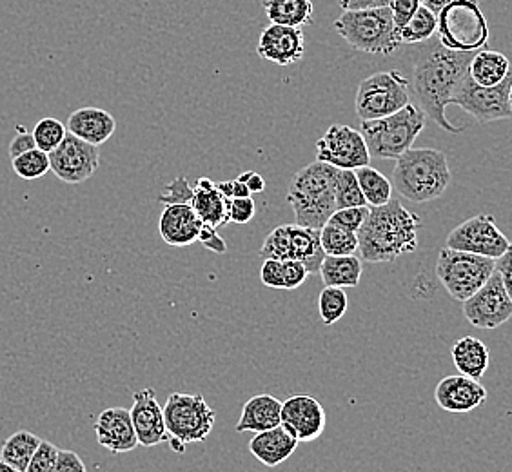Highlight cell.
Returning <instances> with one entry per match:
<instances>
[{"label":"cell","mask_w":512,"mask_h":472,"mask_svg":"<svg viewBox=\"0 0 512 472\" xmlns=\"http://www.w3.org/2000/svg\"><path fill=\"white\" fill-rule=\"evenodd\" d=\"M68 133L75 137L93 144V146H102L108 142L109 138L115 135L117 131V120L115 117L100 108H80L73 111L68 118Z\"/></svg>","instance_id":"cell-23"},{"label":"cell","mask_w":512,"mask_h":472,"mask_svg":"<svg viewBox=\"0 0 512 472\" xmlns=\"http://www.w3.org/2000/svg\"><path fill=\"white\" fill-rule=\"evenodd\" d=\"M264 10L271 24L304 28L313 22V0H264Z\"/></svg>","instance_id":"cell-30"},{"label":"cell","mask_w":512,"mask_h":472,"mask_svg":"<svg viewBox=\"0 0 512 472\" xmlns=\"http://www.w3.org/2000/svg\"><path fill=\"white\" fill-rule=\"evenodd\" d=\"M256 51L262 59L278 66H291L304 59L306 39L302 28L271 24L260 33Z\"/></svg>","instance_id":"cell-19"},{"label":"cell","mask_w":512,"mask_h":472,"mask_svg":"<svg viewBox=\"0 0 512 472\" xmlns=\"http://www.w3.org/2000/svg\"><path fill=\"white\" fill-rule=\"evenodd\" d=\"M511 69V60L500 51L480 50L474 53L469 66V75L476 84L493 88L509 77Z\"/></svg>","instance_id":"cell-29"},{"label":"cell","mask_w":512,"mask_h":472,"mask_svg":"<svg viewBox=\"0 0 512 472\" xmlns=\"http://www.w3.org/2000/svg\"><path fill=\"white\" fill-rule=\"evenodd\" d=\"M467 322L478 329H496L512 318V298L503 286L502 276H493L462 305Z\"/></svg>","instance_id":"cell-15"},{"label":"cell","mask_w":512,"mask_h":472,"mask_svg":"<svg viewBox=\"0 0 512 472\" xmlns=\"http://www.w3.org/2000/svg\"><path fill=\"white\" fill-rule=\"evenodd\" d=\"M420 2H422V6L429 8V10L438 15L440 11L444 10L447 4H451L454 0H420ZM476 2H480V0H476Z\"/></svg>","instance_id":"cell-52"},{"label":"cell","mask_w":512,"mask_h":472,"mask_svg":"<svg viewBox=\"0 0 512 472\" xmlns=\"http://www.w3.org/2000/svg\"><path fill=\"white\" fill-rule=\"evenodd\" d=\"M451 169L444 151L434 148H411L396 158L393 187L400 197L414 204H427L442 197L451 186Z\"/></svg>","instance_id":"cell-3"},{"label":"cell","mask_w":512,"mask_h":472,"mask_svg":"<svg viewBox=\"0 0 512 472\" xmlns=\"http://www.w3.org/2000/svg\"><path fill=\"white\" fill-rule=\"evenodd\" d=\"M336 209H345V207H364V193L358 184V178L353 169H340L338 178H336ZM369 207V206H367Z\"/></svg>","instance_id":"cell-36"},{"label":"cell","mask_w":512,"mask_h":472,"mask_svg":"<svg viewBox=\"0 0 512 472\" xmlns=\"http://www.w3.org/2000/svg\"><path fill=\"white\" fill-rule=\"evenodd\" d=\"M260 280L266 287L271 289H282L284 291V262L267 258L260 269Z\"/></svg>","instance_id":"cell-43"},{"label":"cell","mask_w":512,"mask_h":472,"mask_svg":"<svg viewBox=\"0 0 512 472\" xmlns=\"http://www.w3.org/2000/svg\"><path fill=\"white\" fill-rule=\"evenodd\" d=\"M40 442L42 440L39 436H35L30 431H17L2 443L0 458L13 465L15 469H19L20 472H26L33 454L39 449Z\"/></svg>","instance_id":"cell-31"},{"label":"cell","mask_w":512,"mask_h":472,"mask_svg":"<svg viewBox=\"0 0 512 472\" xmlns=\"http://www.w3.org/2000/svg\"><path fill=\"white\" fill-rule=\"evenodd\" d=\"M204 222L198 218L191 204L164 206L158 220V231L162 240L171 247H188L198 242Z\"/></svg>","instance_id":"cell-22"},{"label":"cell","mask_w":512,"mask_h":472,"mask_svg":"<svg viewBox=\"0 0 512 472\" xmlns=\"http://www.w3.org/2000/svg\"><path fill=\"white\" fill-rule=\"evenodd\" d=\"M507 236L496 226L493 215H476L454 227L445 240V247L498 260L509 247Z\"/></svg>","instance_id":"cell-14"},{"label":"cell","mask_w":512,"mask_h":472,"mask_svg":"<svg viewBox=\"0 0 512 472\" xmlns=\"http://www.w3.org/2000/svg\"><path fill=\"white\" fill-rule=\"evenodd\" d=\"M51 171L66 184H82L97 173L100 166L99 146L68 133L59 148L50 153Z\"/></svg>","instance_id":"cell-16"},{"label":"cell","mask_w":512,"mask_h":472,"mask_svg":"<svg viewBox=\"0 0 512 472\" xmlns=\"http://www.w3.org/2000/svg\"><path fill=\"white\" fill-rule=\"evenodd\" d=\"M422 6L420 0H393L391 11H393L394 26L400 31L409 20L413 19L414 13Z\"/></svg>","instance_id":"cell-45"},{"label":"cell","mask_w":512,"mask_h":472,"mask_svg":"<svg viewBox=\"0 0 512 472\" xmlns=\"http://www.w3.org/2000/svg\"><path fill=\"white\" fill-rule=\"evenodd\" d=\"M349 309V298L340 287H324L318 296V311L325 325H333L344 318Z\"/></svg>","instance_id":"cell-37"},{"label":"cell","mask_w":512,"mask_h":472,"mask_svg":"<svg viewBox=\"0 0 512 472\" xmlns=\"http://www.w3.org/2000/svg\"><path fill=\"white\" fill-rule=\"evenodd\" d=\"M0 472H20L19 469H15L13 465H10L8 462H4L2 458H0Z\"/></svg>","instance_id":"cell-56"},{"label":"cell","mask_w":512,"mask_h":472,"mask_svg":"<svg viewBox=\"0 0 512 472\" xmlns=\"http://www.w3.org/2000/svg\"><path fill=\"white\" fill-rule=\"evenodd\" d=\"M496 271L502 276L503 286L512 298V242L507 251L496 260Z\"/></svg>","instance_id":"cell-49"},{"label":"cell","mask_w":512,"mask_h":472,"mask_svg":"<svg viewBox=\"0 0 512 472\" xmlns=\"http://www.w3.org/2000/svg\"><path fill=\"white\" fill-rule=\"evenodd\" d=\"M231 184H233V198H247L251 197L253 193L249 191V187L244 184V182H240V180H231Z\"/></svg>","instance_id":"cell-53"},{"label":"cell","mask_w":512,"mask_h":472,"mask_svg":"<svg viewBox=\"0 0 512 472\" xmlns=\"http://www.w3.org/2000/svg\"><path fill=\"white\" fill-rule=\"evenodd\" d=\"M407 104H411L409 79L396 69L373 73L356 91L355 109L360 120L389 117Z\"/></svg>","instance_id":"cell-9"},{"label":"cell","mask_w":512,"mask_h":472,"mask_svg":"<svg viewBox=\"0 0 512 472\" xmlns=\"http://www.w3.org/2000/svg\"><path fill=\"white\" fill-rule=\"evenodd\" d=\"M186 445H188V443L182 442L180 438H175V436H169V447H171V449H173L175 453H186Z\"/></svg>","instance_id":"cell-54"},{"label":"cell","mask_w":512,"mask_h":472,"mask_svg":"<svg viewBox=\"0 0 512 472\" xmlns=\"http://www.w3.org/2000/svg\"><path fill=\"white\" fill-rule=\"evenodd\" d=\"M420 227V217L396 198L385 206L371 207L364 226L356 233L358 255L369 264H385L414 253Z\"/></svg>","instance_id":"cell-2"},{"label":"cell","mask_w":512,"mask_h":472,"mask_svg":"<svg viewBox=\"0 0 512 472\" xmlns=\"http://www.w3.org/2000/svg\"><path fill=\"white\" fill-rule=\"evenodd\" d=\"M59 447L51 442H40L39 449L33 454L26 472H53L59 458Z\"/></svg>","instance_id":"cell-41"},{"label":"cell","mask_w":512,"mask_h":472,"mask_svg":"<svg viewBox=\"0 0 512 472\" xmlns=\"http://www.w3.org/2000/svg\"><path fill=\"white\" fill-rule=\"evenodd\" d=\"M198 242H200L202 246L206 247V249H209V251L217 253V255H226L227 253V244L224 242V238L218 235L217 227L204 224L202 229H200Z\"/></svg>","instance_id":"cell-46"},{"label":"cell","mask_w":512,"mask_h":472,"mask_svg":"<svg viewBox=\"0 0 512 472\" xmlns=\"http://www.w3.org/2000/svg\"><path fill=\"white\" fill-rule=\"evenodd\" d=\"M282 423V402L271 394H256L242 407L237 433H264Z\"/></svg>","instance_id":"cell-24"},{"label":"cell","mask_w":512,"mask_h":472,"mask_svg":"<svg viewBox=\"0 0 512 472\" xmlns=\"http://www.w3.org/2000/svg\"><path fill=\"white\" fill-rule=\"evenodd\" d=\"M31 133L37 148L50 155L51 151H55L62 144V140L68 135V128L60 122L59 118L44 117L37 122V126Z\"/></svg>","instance_id":"cell-38"},{"label":"cell","mask_w":512,"mask_h":472,"mask_svg":"<svg viewBox=\"0 0 512 472\" xmlns=\"http://www.w3.org/2000/svg\"><path fill=\"white\" fill-rule=\"evenodd\" d=\"M360 189L369 207L385 206L393 198V182L371 166L355 169Z\"/></svg>","instance_id":"cell-32"},{"label":"cell","mask_w":512,"mask_h":472,"mask_svg":"<svg viewBox=\"0 0 512 472\" xmlns=\"http://www.w3.org/2000/svg\"><path fill=\"white\" fill-rule=\"evenodd\" d=\"M240 182H244L251 193H264L266 191V180L262 178V175H258L255 171H246L238 177Z\"/></svg>","instance_id":"cell-51"},{"label":"cell","mask_w":512,"mask_h":472,"mask_svg":"<svg viewBox=\"0 0 512 472\" xmlns=\"http://www.w3.org/2000/svg\"><path fill=\"white\" fill-rule=\"evenodd\" d=\"M369 211H371V207L367 206L336 209L333 217L329 218L327 224L340 227V229L349 231V233H358L362 226H364L367 217H369Z\"/></svg>","instance_id":"cell-39"},{"label":"cell","mask_w":512,"mask_h":472,"mask_svg":"<svg viewBox=\"0 0 512 472\" xmlns=\"http://www.w3.org/2000/svg\"><path fill=\"white\" fill-rule=\"evenodd\" d=\"M320 242L325 256H349L358 253V235L331 224H325L320 229Z\"/></svg>","instance_id":"cell-34"},{"label":"cell","mask_w":512,"mask_h":472,"mask_svg":"<svg viewBox=\"0 0 512 472\" xmlns=\"http://www.w3.org/2000/svg\"><path fill=\"white\" fill-rule=\"evenodd\" d=\"M53 472H88L86 471V465L82 462L79 454L73 453V451H64L60 449L59 458L55 463V469Z\"/></svg>","instance_id":"cell-47"},{"label":"cell","mask_w":512,"mask_h":472,"mask_svg":"<svg viewBox=\"0 0 512 472\" xmlns=\"http://www.w3.org/2000/svg\"><path fill=\"white\" fill-rule=\"evenodd\" d=\"M227 213L229 220L235 224H247L255 218L256 204L251 197L227 198Z\"/></svg>","instance_id":"cell-42"},{"label":"cell","mask_w":512,"mask_h":472,"mask_svg":"<svg viewBox=\"0 0 512 472\" xmlns=\"http://www.w3.org/2000/svg\"><path fill=\"white\" fill-rule=\"evenodd\" d=\"M438 40L447 50L476 53L489 42V22L480 2L454 0L438 13Z\"/></svg>","instance_id":"cell-7"},{"label":"cell","mask_w":512,"mask_h":472,"mask_svg":"<svg viewBox=\"0 0 512 472\" xmlns=\"http://www.w3.org/2000/svg\"><path fill=\"white\" fill-rule=\"evenodd\" d=\"M218 191L224 195L226 198H233V184H231V180H227V182H220L217 184Z\"/></svg>","instance_id":"cell-55"},{"label":"cell","mask_w":512,"mask_h":472,"mask_svg":"<svg viewBox=\"0 0 512 472\" xmlns=\"http://www.w3.org/2000/svg\"><path fill=\"white\" fill-rule=\"evenodd\" d=\"M97 442L109 453H129L137 449L138 438L131 413L124 407H109L99 414L95 422Z\"/></svg>","instance_id":"cell-21"},{"label":"cell","mask_w":512,"mask_h":472,"mask_svg":"<svg viewBox=\"0 0 512 472\" xmlns=\"http://www.w3.org/2000/svg\"><path fill=\"white\" fill-rule=\"evenodd\" d=\"M364 260L360 256H325L320 276L325 287H358L364 275Z\"/></svg>","instance_id":"cell-28"},{"label":"cell","mask_w":512,"mask_h":472,"mask_svg":"<svg viewBox=\"0 0 512 472\" xmlns=\"http://www.w3.org/2000/svg\"><path fill=\"white\" fill-rule=\"evenodd\" d=\"M434 400L447 413H471L487 400V389L480 380L465 374L445 376L434 389Z\"/></svg>","instance_id":"cell-20"},{"label":"cell","mask_w":512,"mask_h":472,"mask_svg":"<svg viewBox=\"0 0 512 472\" xmlns=\"http://www.w3.org/2000/svg\"><path fill=\"white\" fill-rule=\"evenodd\" d=\"M425 115L422 109L414 104L393 115L376 120H362L360 133L365 138L371 158L402 157L405 151L413 148L414 140L424 131Z\"/></svg>","instance_id":"cell-6"},{"label":"cell","mask_w":512,"mask_h":472,"mask_svg":"<svg viewBox=\"0 0 512 472\" xmlns=\"http://www.w3.org/2000/svg\"><path fill=\"white\" fill-rule=\"evenodd\" d=\"M512 84V69L509 77L503 80L502 84L485 88L476 84L471 75L467 73L460 86L454 91L451 104L467 111L471 117L476 118L482 124L496 122V120H507L512 118V111L509 108V89Z\"/></svg>","instance_id":"cell-12"},{"label":"cell","mask_w":512,"mask_h":472,"mask_svg":"<svg viewBox=\"0 0 512 472\" xmlns=\"http://www.w3.org/2000/svg\"><path fill=\"white\" fill-rule=\"evenodd\" d=\"M509 108H511L512 111V84L511 89H509Z\"/></svg>","instance_id":"cell-57"},{"label":"cell","mask_w":512,"mask_h":472,"mask_svg":"<svg viewBox=\"0 0 512 472\" xmlns=\"http://www.w3.org/2000/svg\"><path fill=\"white\" fill-rule=\"evenodd\" d=\"M284 262V291H295L302 286L309 276L304 264L296 260H282Z\"/></svg>","instance_id":"cell-44"},{"label":"cell","mask_w":512,"mask_h":472,"mask_svg":"<svg viewBox=\"0 0 512 472\" xmlns=\"http://www.w3.org/2000/svg\"><path fill=\"white\" fill-rule=\"evenodd\" d=\"M191 206L204 224L222 227L231 222L227 213V198L218 191L217 184L211 178H198Z\"/></svg>","instance_id":"cell-26"},{"label":"cell","mask_w":512,"mask_h":472,"mask_svg":"<svg viewBox=\"0 0 512 472\" xmlns=\"http://www.w3.org/2000/svg\"><path fill=\"white\" fill-rule=\"evenodd\" d=\"M298 440L287 431L284 425L269 429L264 433H256L249 442V453L266 467H276L286 462L298 447Z\"/></svg>","instance_id":"cell-25"},{"label":"cell","mask_w":512,"mask_h":472,"mask_svg":"<svg viewBox=\"0 0 512 472\" xmlns=\"http://www.w3.org/2000/svg\"><path fill=\"white\" fill-rule=\"evenodd\" d=\"M260 256L264 260H296L306 266L309 275H315L320 271L325 258L320 229H309L298 224L278 226L267 235Z\"/></svg>","instance_id":"cell-10"},{"label":"cell","mask_w":512,"mask_h":472,"mask_svg":"<svg viewBox=\"0 0 512 472\" xmlns=\"http://www.w3.org/2000/svg\"><path fill=\"white\" fill-rule=\"evenodd\" d=\"M11 166L22 180H37L51 171L50 155L39 148L30 149L17 158H11Z\"/></svg>","instance_id":"cell-35"},{"label":"cell","mask_w":512,"mask_h":472,"mask_svg":"<svg viewBox=\"0 0 512 472\" xmlns=\"http://www.w3.org/2000/svg\"><path fill=\"white\" fill-rule=\"evenodd\" d=\"M436 30H438V15L429 8L420 6L414 13L413 19L409 20L398 33H400L402 44L414 46V44H422L433 39Z\"/></svg>","instance_id":"cell-33"},{"label":"cell","mask_w":512,"mask_h":472,"mask_svg":"<svg viewBox=\"0 0 512 472\" xmlns=\"http://www.w3.org/2000/svg\"><path fill=\"white\" fill-rule=\"evenodd\" d=\"M195 195V189L189 186L188 178L184 175L175 178L171 184L164 187V193L158 195V202L164 206H173V204H191Z\"/></svg>","instance_id":"cell-40"},{"label":"cell","mask_w":512,"mask_h":472,"mask_svg":"<svg viewBox=\"0 0 512 472\" xmlns=\"http://www.w3.org/2000/svg\"><path fill=\"white\" fill-rule=\"evenodd\" d=\"M298 442H315L325 431L327 414L322 404L307 394H296L282 402V423Z\"/></svg>","instance_id":"cell-17"},{"label":"cell","mask_w":512,"mask_h":472,"mask_svg":"<svg viewBox=\"0 0 512 472\" xmlns=\"http://www.w3.org/2000/svg\"><path fill=\"white\" fill-rule=\"evenodd\" d=\"M316 160L336 169L364 168L371 164V153L358 129L333 124L316 142Z\"/></svg>","instance_id":"cell-13"},{"label":"cell","mask_w":512,"mask_h":472,"mask_svg":"<svg viewBox=\"0 0 512 472\" xmlns=\"http://www.w3.org/2000/svg\"><path fill=\"white\" fill-rule=\"evenodd\" d=\"M393 0H338L340 8L344 11L376 10V8H389Z\"/></svg>","instance_id":"cell-50"},{"label":"cell","mask_w":512,"mask_h":472,"mask_svg":"<svg viewBox=\"0 0 512 472\" xmlns=\"http://www.w3.org/2000/svg\"><path fill=\"white\" fill-rule=\"evenodd\" d=\"M494 271L496 260L493 258L456 251L449 247H444L436 260V276L440 284L456 302L462 304L485 286Z\"/></svg>","instance_id":"cell-8"},{"label":"cell","mask_w":512,"mask_h":472,"mask_svg":"<svg viewBox=\"0 0 512 472\" xmlns=\"http://www.w3.org/2000/svg\"><path fill=\"white\" fill-rule=\"evenodd\" d=\"M129 413L137 433L138 445L155 447L158 443L169 442L171 434L166 427L164 407L158 404L155 389L146 387L133 394V407Z\"/></svg>","instance_id":"cell-18"},{"label":"cell","mask_w":512,"mask_h":472,"mask_svg":"<svg viewBox=\"0 0 512 472\" xmlns=\"http://www.w3.org/2000/svg\"><path fill=\"white\" fill-rule=\"evenodd\" d=\"M338 171L340 169L315 160L293 177L286 198L298 226L322 229L333 217Z\"/></svg>","instance_id":"cell-4"},{"label":"cell","mask_w":512,"mask_h":472,"mask_svg":"<svg viewBox=\"0 0 512 472\" xmlns=\"http://www.w3.org/2000/svg\"><path fill=\"white\" fill-rule=\"evenodd\" d=\"M335 30L355 50L367 55H393L402 46L391 8L344 11Z\"/></svg>","instance_id":"cell-5"},{"label":"cell","mask_w":512,"mask_h":472,"mask_svg":"<svg viewBox=\"0 0 512 472\" xmlns=\"http://www.w3.org/2000/svg\"><path fill=\"white\" fill-rule=\"evenodd\" d=\"M411 57L413 77L409 79V91L418 102V108L444 131L454 135L462 133L460 126H454L445 117V109L469 73L474 53L447 50L440 40H427L414 44Z\"/></svg>","instance_id":"cell-1"},{"label":"cell","mask_w":512,"mask_h":472,"mask_svg":"<svg viewBox=\"0 0 512 472\" xmlns=\"http://www.w3.org/2000/svg\"><path fill=\"white\" fill-rule=\"evenodd\" d=\"M164 418L171 436L184 443H197L204 442L213 431L217 411L202 394L173 393L164 405Z\"/></svg>","instance_id":"cell-11"},{"label":"cell","mask_w":512,"mask_h":472,"mask_svg":"<svg viewBox=\"0 0 512 472\" xmlns=\"http://www.w3.org/2000/svg\"><path fill=\"white\" fill-rule=\"evenodd\" d=\"M453 362L458 373L480 380L491 364V353L482 340L474 336H463L453 345Z\"/></svg>","instance_id":"cell-27"},{"label":"cell","mask_w":512,"mask_h":472,"mask_svg":"<svg viewBox=\"0 0 512 472\" xmlns=\"http://www.w3.org/2000/svg\"><path fill=\"white\" fill-rule=\"evenodd\" d=\"M35 148H37V144H35L33 133L26 128H22V126L17 128V135L11 140L10 144V157L17 158L19 155H22V153H26V151Z\"/></svg>","instance_id":"cell-48"}]
</instances>
